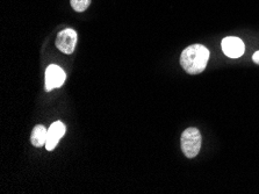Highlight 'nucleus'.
Returning <instances> with one entry per match:
<instances>
[{
	"label": "nucleus",
	"instance_id": "nucleus-5",
	"mask_svg": "<svg viewBox=\"0 0 259 194\" xmlns=\"http://www.w3.org/2000/svg\"><path fill=\"white\" fill-rule=\"evenodd\" d=\"M222 51L230 58H239L245 51V46L239 37L228 36L222 40Z\"/></svg>",
	"mask_w": 259,
	"mask_h": 194
},
{
	"label": "nucleus",
	"instance_id": "nucleus-3",
	"mask_svg": "<svg viewBox=\"0 0 259 194\" xmlns=\"http://www.w3.org/2000/svg\"><path fill=\"white\" fill-rule=\"evenodd\" d=\"M66 79V74L62 68L52 64L46 70V91H52L54 89H58L64 84Z\"/></svg>",
	"mask_w": 259,
	"mask_h": 194
},
{
	"label": "nucleus",
	"instance_id": "nucleus-9",
	"mask_svg": "<svg viewBox=\"0 0 259 194\" xmlns=\"http://www.w3.org/2000/svg\"><path fill=\"white\" fill-rule=\"evenodd\" d=\"M252 61L256 63V64H258L259 65V50L258 51H256V53L253 54V56H252Z\"/></svg>",
	"mask_w": 259,
	"mask_h": 194
},
{
	"label": "nucleus",
	"instance_id": "nucleus-8",
	"mask_svg": "<svg viewBox=\"0 0 259 194\" xmlns=\"http://www.w3.org/2000/svg\"><path fill=\"white\" fill-rule=\"evenodd\" d=\"M92 0H70L72 9L76 12H84L91 5Z\"/></svg>",
	"mask_w": 259,
	"mask_h": 194
},
{
	"label": "nucleus",
	"instance_id": "nucleus-7",
	"mask_svg": "<svg viewBox=\"0 0 259 194\" xmlns=\"http://www.w3.org/2000/svg\"><path fill=\"white\" fill-rule=\"evenodd\" d=\"M47 136H48V129H46L45 126L42 125L35 126L33 130H31V135H30L31 144L34 146H37V148H41V146L46 145Z\"/></svg>",
	"mask_w": 259,
	"mask_h": 194
},
{
	"label": "nucleus",
	"instance_id": "nucleus-6",
	"mask_svg": "<svg viewBox=\"0 0 259 194\" xmlns=\"http://www.w3.org/2000/svg\"><path fill=\"white\" fill-rule=\"evenodd\" d=\"M65 134V125L61 121H56L52 124L48 129V136H47V142H46V149L48 151H52L56 145L58 144L61 138L64 136Z\"/></svg>",
	"mask_w": 259,
	"mask_h": 194
},
{
	"label": "nucleus",
	"instance_id": "nucleus-4",
	"mask_svg": "<svg viewBox=\"0 0 259 194\" xmlns=\"http://www.w3.org/2000/svg\"><path fill=\"white\" fill-rule=\"evenodd\" d=\"M77 43V33L76 30L71 28H66L62 30L60 34L57 35L56 38V47L60 49L62 53L66 55L72 54L76 48Z\"/></svg>",
	"mask_w": 259,
	"mask_h": 194
},
{
	"label": "nucleus",
	"instance_id": "nucleus-1",
	"mask_svg": "<svg viewBox=\"0 0 259 194\" xmlns=\"http://www.w3.org/2000/svg\"><path fill=\"white\" fill-rule=\"evenodd\" d=\"M209 61V50L202 45L187 47L180 55V65L188 74H199L205 71Z\"/></svg>",
	"mask_w": 259,
	"mask_h": 194
},
{
	"label": "nucleus",
	"instance_id": "nucleus-2",
	"mask_svg": "<svg viewBox=\"0 0 259 194\" xmlns=\"http://www.w3.org/2000/svg\"><path fill=\"white\" fill-rule=\"evenodd\" d=\"M201 134H200L199 129L191 127V128L184 130L182 138H180L184 155L187 158H194L201 148Z\"/></svg>",
	"mask_w": 259,
	"mask_h": 194
}]
</instances>
